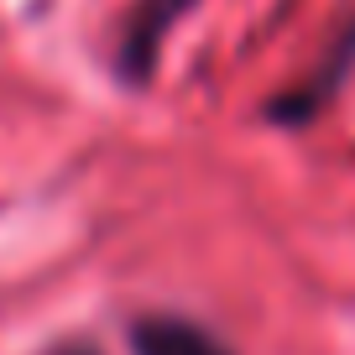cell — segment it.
Here are the masks:
<instances>
[{"instance_id":"7a4b0ae2","label":"cell","mask_w":355,"mask_h":355,"mask_svg":"<svg viewBox=\"0 0 355 355\" xmlns=\"http://www.w3.org/2000/svg\"><path fill=\"white\" fill-rule=\"evenodd\" d=\"M350 68H355V21H345V32L329 42V53L319 58V68H313L309 78H298L293 89L272 94V105H266V121H272V125H288V131L309 125L313 115H319L324 105L334 100V89L345 84V73H350Z\"/></svg>"},{"instance_id":"6da1fadb","label":"cell","mask_w":355,"mask_h":355,"mask_svg":"<svg viewBox=\"0 0 355 355\" xmlns=\"http://www.w3.org/2000/svg\"><path fill=\"white\" fill-rule=\"evenodd\" d=\"M199 0H131V11L121 21V37H115V78L131 89H146L162 63L167 37L183 26V16L193 11Z\"/></svg>"},{"instance_id":"3957f363","label":"cell","mask_w":355,"mask_h":355,"mask_svg":"<svg viewBox=\"0 0 355 355\" xmlns=\"http://www.w3.org/2000/svg\"><path fill=\"white\" fill-rule=\"evenodd\" d=\"M131 355H230L214 329L178 313H146L131 324Z\"/></svg>"},{"instance_id":"277c9868","label":"cell","mask_w":355,"mask_h":355,"mask_svg":"<svg viewBox=\"0 0 355 355\" xmlns=\"http://www.w3.org/2000/svg\"><path fill=\"white\" fill-rule=\"evenodd\" d=\"M42 355H100V350H94L89 340H58L53 350H42Z\"/></svg>"}]
</instances>
